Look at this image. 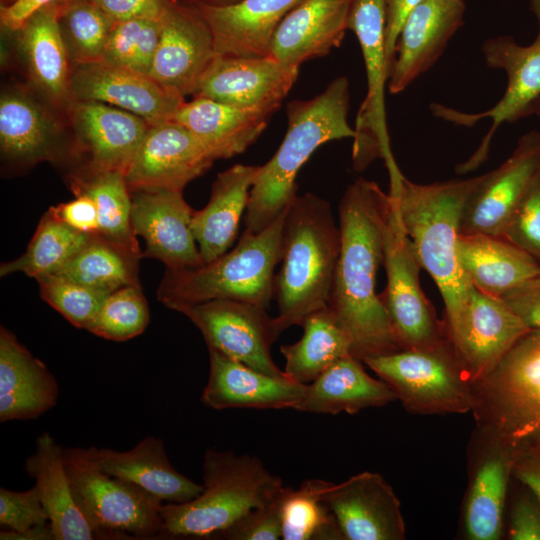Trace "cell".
Here are the masks:
<instances>
[{
  "mask_svg": "<svg viewBox=\"0 0 540 540\" xmlns=\"http://www.w3.org/2000/svg\"><path fill=\"white\" fill-rule=\"evenodd\" d=\"M540 173V132L523 134L510 157L483 179L468 199L459 234L501 237Z\"/></svg>",
  "mask_w": 540,
  "mask_h": 540,
  "instance_id": "5bb4252c",
  "label": "cell"
},
{
  "mask_svg": "<svg viewBox=\"0 0 540 540\" xmlns=\"http://www.w3.org/2000/svg\"><path fill=\"white\" fill-rule=\"evenodd\" d=\"M209 350V377L202 403L215 410L294 409L307 384L262 373L221 352Z\"/></svg>",
  "mask_w": 540,
  "mask_h": 540,
  "instance_id": "d4e9b609",
  "label": "cell"
},
{
  "mask_svg": "<svg viewBox=\"0 0 540 540\" xmlns=\"http://www.w3.org/2000/svg\"><path fill=\"white\" fill-rule=\"evenodd\" d=\"M149 317L140 284L128 285L107 295L87 330L101 338L122 342L140 335Z\"/></svg>",
  "mask_w": 540,
  "mask_h": 540,
  "instance_id": "ee69618b",
  "label": "cell"
},
{
  "mask_svg": "<svg viewBox=\"0 0 540 540\" xmlns=\"http://www.w3.org/2000/svg\"><path fill=\"white\" fill-rule=\"evenodd\" d=\"M161 18L115 22L102 61L149 76L159 42Z\"/></svg>",
  "mask_w": 540,
  "mask_h": 540,
  "instance_id": "7bdbcfd3",
  "label": "cell"
},
{
  "mask_svg": "<svg viewBox=\"0 0 540 540\" xmlns=\"http://www.w3.org/2000/svg\"><path fill=\"white\" fill-rule=\"evenodd\" d=\"M75 147L85 157L78 174L128 171L149 123L140 116L97 101L71 100L66 107Z\"/></svg>",
  "mask_w": 540,
  "mask_h": 540,
  "instance_id": "9a60e30c",
  "label": "cell"
},
{
  "mask_svg": "<svg viewBox=\"0 0 540 540\" xmlns=\"http://www.w3.org/2000/svg\"><path fill=\"white\" fill-rule=\"evenodd\" d=\"M300 326L302 337L282 345L280 352L285 358L286 376L309 384L339 359L350 355L352 342L328 305L307 315Z\"/></svg>",
  "mask_w": 540,
  "mask_h": 540,
  "instance_id": "8d00e7d4",
  "label": "cell"
},
{
  "mask_svg": "<svg viewBox=\"0 0 540 540\" xmlns=\"http://www.w3.org/2000/svg\"><path fill=\"white\" fill-rule=\"evenodd\" d=\"M187 5L226 6L237 3L240 0H175Z\"/></svg>",
  "mask_w": 540,
  "mask_h": 540,
  "instance_id": "680465c9",
  "label": "cell"
},
{
  "mask_svg": "<svg viewBox=\"0 0 540 540\" xmlns=\"http://www.w3.org/2000/svg\"><path fill=\"white\" fill-rule=\"evenodd\" d=\"M298 73L299 68L285 66L269 56H216L193 98L275 112L293 87Z\"/></svg>",
  "mask_w": 540,
  "mask_h": 540,
  "instance_id": "44dd1931",
  "label": "cell"
},
{
  "mask_svg": "<svg viewBox=\"0 0 540 540\" xmlns=\"http://www.w3.org/2000/svg\"><path fill=\"white\" fill-rule=\"evenodd\" d=\"M52 1L54 0H17L10 6L0 7L1 26L15 32L32 13Z\"/></svg>",
  "mask_w": 540,
  "mask_h": 540,
  "instance_id": "9f6ffc18",
  "label": "cell"
},
{
  "mask_svg": "<svg viewBox=\"0 0 540 540\" xmlns=\"http://www.w3.org/2000/svg\"><path fill=\"white\" fill-rule=\"evenodd\" d=\"M216 56L212 33L203 18L190 5L172 0L161 18L149 76L185 99L194 95Z\"/></svg>",
  "mask_w": 540,
  "mask_h": 540,
  "instance_id": "e0dca14e",
  "label": "cell"
},
{
  "mask_svg": "<svg viewBox=\"0 0 540 540\" xmlns=\"http://www.w3.org/2000/svg\"><path fill=\"white\" fill-rule=\"evenodd\" d=\"M36 281L42 299L80 329L87 330L108 295L57 274Z\"/></svg>",
  "mask_w": 540,
  "mask_h": 540,
  "instance_id": "f6af8a7d",
  "label": "cell"
},
{
  "mask_svg": "<svg viewBox=\"0 0 540 540\" xmlns=\"http://www.w3.org/2000/svg\"><path fill=\"white\" fill-rule=\"evenodd\" d=\"M530 329L501 297L473 287L460 327L451 339L472 383L491 372Z\"/></svg>",
  "mask_w": 540,
  "mask_h": 540,
  "instance_id": "cb8c5ba5",
  "label": "cell"
},
{
  "mask_svg": "<svg viewBox=\"0 0 540 540\" xmlns=\"http://www.w3.org/2000/svg\"><path fill=\"white\" fill-rule=\"evenodd\" d=\"M386 1V56L389 71L394 59L396 42L403 23L410 11L421 0H385Z\"/></svg>",
  "mask_w": 540,
  "mask_h": 540,
  "instance_id": "db71d44e",
  "label": "cell"
},
{
  "mask_svg": "<svg viewBox=\"0 0 540 540\" xmlns=\"http://www.w3.org/2000/svg\"><path fill=\"white\" fill-rule=\"evenodd\" d=\"M141 257L96 234L55 274L110 294L119 288L140 284Z\"/></svg>",
  "mask_w": 540,
  "mask_h": 540,
  "instance_id": "74e56055",
  "label": "cell"
},
{
  "mask_svg": "<svg viewBox=\"0 0 540 540\" xmlns=\"http://www.w3.org/2000/svg\"><path fill=\"white\" fill-rule=\"evenodd\" d=\"M473 448L462 513L464 536L469 540H498L514 455L496 436L480 428Z\"/></svg>",
  "mask_w": 540,
  "mask_h": 540,
  "instance_id": "603a6c76",
  "label": "cell"
},
{
  "mask_svg": "<svg viewBox=\"0 0 540 540\" xmlns=\"http://www.w3.org/2000/svg\"><path fill=\"white\" fill-rule=\"evenodd\" d=\"M49 209L60 220L79 232L89 235L99 233L97 207L88 195L77 194L73 200Z\"/></svg>",
  "mask_w": 540,
  "mask_h": 540,
  "instance_id": "816d5d0a",
  "label": "cell"
},
{
  "mask_svg": "<svg viewBox=\"0 0 540 540\" xmlns=\"http://www.w3.org/2000/svg\"><path fill=\"white\" fill-rule=\"evenodd\" d=\"M513 475L530 490L540 505V454L514 457Z\"/></svg>",
  "mask_w": 540,
  "mask_h": 540,
  "instance_id": "11a10c76",
  "label": "cell"
},
{
  "mask_svg": "<svg viewBox=\"0 0 540 540\" xmlns=\"http://www.w3.org/2000/svg\"><path fill=\"white\" fill-rule=\"evenodd\" d=\"M91 450L103 471L141 487L163 503H185L203 490V485L174 468L160 438L147 436L126 451L96 447Z\"/></svg>",
  "mask_w": 540,
  "mask_h": 540,
  "instance_id": "1f68e13d",
  "label": "cell"
},
{
  "mask_svg": "<svg viewBox=\"0 0 540 540\" xmlns=\"http://www.w3.org/2000/svg\"><path fill=\"white\" fill-rule=\"evenodd\" d=\"M114 22L130 19H160L172 0H90Z\"/></svg>",
  "mask_w": 540,
  "mask_h": 540,
  "instance_id": "f907efd6",
  "label": "cell"
},
{
  "mask_svg": "<svg viewBox=\"0 0 540 540\" xmlns=\"http://www.w3.org/2000/svg\"><path fill=\"white\" fill-rule=\"evenodd\" d=\"M216 160L210 149L174 120L149 124L125 174L130 192L166 188L183 191Z\"/></svg>",
  "mask_w": 540,
  "mask_h": 540,
  "instance_id": "2e32d148",
  "label": "cell"
},
{
  "mask_svg": "<svg viewBox=\"0 0 540 540\" xmlns=\"http://www.w3.org/2000/svg\"><path fill=\"white\" fill-rule=\"evenodd\" d=\"M69 185L74 195L85 194L95 202L98 235L142 255L131 224L132 197L123 173H74L69 178Z\"/></svg>",
  "mask_w": 540,
  "mask_h": 540,
  "instance_id": "f35d334b",
  "label": "cell"
},
{
  "mask_svg": "<svg viewBox=\"0 0 540 540\" xmlns=\"http://www.w3.org/2000/svg\"><path fill=\"white\" fill-rule=\"evenodd\" d=\"M352 1L302 0L276 28L267 56L299 68L306 61L327 55L344 38Z\"/></svg>",
  "mask_w": 540,
  "mask_h": 540,
  "instance_id": "484cf974",
  "label": "cell"
},
{
  "mask_svg": "<svg viewBox=\"0 0 540 540\" xmlns=\"http://www.w3.org/2000/svg\"><path fill=\"white\" fill-rule=\"evenodd\" d=\"M363 364L351 354L339 359L307 384L294 410L316 414H355L397 400L389 385L380 378L371 377Z\"/></svg>",
  "mask_w": 540,
  "mask_h": 540,
  "instance_id": "d590c367",
  "label": "cell"
},
{
  "mask_svg": "<svg viewBox=\"0 0 540 540\" xmlns=\"http://www.w3.org/2000/svg\"><path fill=\"white\" fill-rule=\"evenodd\" d=\"M477 428L514 457L540 454V330L522 336L499 364L473 383Z\"/></svg>",
  "mask_w": 540,
  "mask_h": 540,
  "instance_id": "52a82bcc",
  "label": "cell"
},
{
  "mask_svg": "<svg viewBox=\"0 0 540 540\" xmlns=\"http://www.w3.org/2000/svg\"><path fill=\"white\" fill-rule=\"evenodd\" d=\"M482 179L483 174L418 184L402 175L390 181L389 194L396 201L403 228L442 295L450 340L460 327L474 287L460 265L457 242L466 203Z\"/></svg>",
  "mask_w": 540,
  "mask_h": 540,
  "instance_id": "7a4b0ae2",
  "label": "cell"
},
{
  "mask_svg": "<svg viewBox=\"0 0 540 540\" xmlns=\"http://www.w3.org/2000/svg\"><path fill=\"white\" fill-rule=\"evenodd\" d=\"M63 458L76 504L103 538L162 536L160 499L103 471L91 447L63 448Z\"/></svg>",
  "mask_w": 540,
  "mask_h": 540,
  "instance_id": "ba28073f",
  "label": "cell"
},
{
  "mask_svg": "<svg viewBox=\"0 0 540 540\" xmlns=\"http://www.w3.org/2000/svg\"><path fill=\"white\" fill-rule=\"evenodd\" d=\"M203 490L185 503L161 509L162 536L213 539L249 510L276 500L284 489L256 456L208 449L203 464Z\"/></svg>",
  "mask_w": 540,
  "mask_h": 540,
  "instance_id": "5b68a950",
  "label": "cell"
},
{
  "mask_svg": "<svg viewBox=\"0 0 540 540\" xmlns=\"http://www.w3.org/2000/svg\"><path fill=\"white\" fill-rule=\"evenodd\" d=\"M70 97L109 104L149 124L171 120L185 101L150 76L105 61L71 65Z\"/></svg>",
  "mask_w": 540,
  "mask_h": 540,
  "instance_id": "ffe728a7",
  "label": "cell"
},
{
  "mask_svg": "<svg viewBox=\"0 0 540 540\" xmlns=\"http://www.w3.org/2000/svg\"><path fill=\"white\" fill-rule=\"evenodd\" d=\"M540 263V173L536 176L501 236Z\"/></svg>",
  "mask_w": 540,
  "mask_h": 540,
  "instance_id": "bcb514c9",
  "label": "cell"
},
{
  "mask_svg": "<svg viewBox=\"0 0 540 540\" xmlns=\"http://www.w3.org/2000/svg\"><path fill=\"white\" fill-rule=\"evenodd\" d=\"M49 522L35 485L26 491L0 488V524L13 533H23Z\"/></svg>",
  "mask_w": 540,
  "mask_h": 540,
  "instance_id": "7dc6e473",
  "label": "cell"
},
{
  "mask_svg": "<svg viewBox=\"0 0 540 540\" xmlns=\"http://www.w3.org/2000/svg\"><path fill=\"white\" fill-rule=\"evenodd\" d=\"M531 495H518L513 502L508 524L511 540H540V505Z\"/></svg>",
  "mask_w": 540,
  "mask_h": 540,
  "instance_id": "681fc988",
  "label": "cell"
},
{
  "mask_svg": "<svg viewBox=\"0 0 540 540\" xmlns=\"http://www.w3.org/2000/svg\"><path fill=\"white\" fill-rule=\"evenodd\" d=\"M350 84L334 79L320 94L287 104L285 137L272 156L260 166L250 190L244 215L245 230L258 233L273 223L297 196L296 176L322 144L355 137L348 122Z\"/></svg>",
  "mask_w": 540,
  "mask_h": 540,
  "instance_id": "3957f363",
  "label": "cell"
},
{
  "mask_svg": "<svg viewBox=\"0 0 540 540\" xmlns=\"http://www.w3.org/2000/svg\"><path fill=\"white\" fill-rule=\"evenodd\" d=\"M457 252L472 285L491 296L501 297L540 275V263L503 237L459 234Z\"/></svg>",
  "mask_w": 540,
  "mask_h": 540,
  "instance_id": "e575fe53",
  "label": "cell"
},
{
  "mask_svg": "<svg viewBox=\"0 0 540 540\" xmlns=\"http://www.w3.org/2000/svg\"><path fill=\"white\" fill-rule=\"evenodd\" d=\"M25 469L35 480L55 540L103 538L78 508L65 468L63 448L49 433L37 438L35 452L26 459Z\"/></svg>",
  "mask_w": 540,
  "mask_h": 540,
  "instance_id": "836d02e7",
  "label": "cell"
},
{
  "mask_svg": "<svg viewBox=\"0 0 540 540\" xmlns=\"http://www.w3.org/2000/svg\"><path fill=\"white\" fill-rule=\"evenodd\" d=\"M56 0L32 13L17 33L28 77L38 95L54 109L66 110L70 97L71 62L57 21Z\"/></svg>",
  "mask_w": 540,
  "mask_h": 540,
  "instance_id": "f1b7e54d",
  "label": "cell"
},
{
  "mask_svg": "<svg viewBox=\"0 0 540 540\" xmlns=\"http://www.w3.org/2000/svg\"><path fill=\"white\" fill-rule=\"evenodd\" d=\"M532 115L540 119V97L532 103V105L527 111L526 117H529Z\"/></svg>",
  "mask_w": 540,
  "mask_h": 540,
  "instance_id": "91938a15",
  "label": "cell"
},
{
  "mask_svg": "<svg viewBox=\"0 0 540 540\" xmlns=\"http://www.w3.org/2000/svg\"><path fill=\"white\" fill-rule=\"evenodd\" d=\"M363 363L414 414L467 413L474 407L473 383L453 344L437 350H399Z\"/></svg>",
  "mask_w": 540,
  "mask_h": 540,
  "instance_id": "9c48e42d",
  "label": "cell"
},
{
  "mask_svg": "<svg viewBox=\"0 0 540 540\" xmlns=\"http://www.w3.org/2000/svg\"><path fill=\"white\" fill-rule=\"evenodd\" d=\"M175 311L200 330L208 348L262 373L288 378L271 355L273 343L286 329L277 316H269L266 308L244 301L216 299L181 306Z\"/></svg>",
  "mask_w": 540,
  "mask_h": 540,
  "instance_id": "4fadbf2b",
  "label": "cell"
},
{
  "mask_svg": "<svg viewBox=\"0 0 540 540\" xmlns=\"http://www.w3.org/2000/svg\"><path fill=\"white\" fill-rule=\"evenodd\" d=\"M91 236L73 229L48 209L39 221L27 250L20 257L2 263L0 276L22 272L37 280L55 274L87 244Z\"/></svg>",
  "mask_w": 540,
  "mask_h": 540,
  "instance_id": "ab89813d",
  "label": "cell"
},
{
  "mask_svg": "<svg viewBox=\"0 0 540 540\" xmlns=\"http://www.w3.org/2000/svg\"><path fill=\"white\" fill-rule=\"evenodd\" d=\"M17 0H1V6L0 7H7L12 4H14Z\"/></svg>",
  "mask_w": 540,
  "mask_h": 540,
  "instance_id": "94428289",
  "label": "cell"
},
{
  "mask_svg": "<svg viewBox=\"0 0 540 540\" xmlns=\"http://www.w3.org/2000/svg\"><path fill=\"white\" fill-rule=\"evenodd\" d=\"M57 21L71 64L103 60L115 23L90 0H56Z\"/></svg>",
  "mask_w": 540,
  "mask_h": 540,
  "instance_id": "b9f144b4",
  "label": "cell"
},
{
  "mask_svg": "<svg viewBox=\"0 0 540 540\" xmlns=\"http://www.w3.org/2000/svg\"><path fill=\"white\" fill-rule=\"evenodd\" d=\"M348 29L361 47L367 77V94L356 118L353 143L355 169H363L377 157L384 159L390 175L400 172L390 146L386 126L384 90L389 66L386 56V1L353 0Z\"/></svg>",
  "mask_w": 540,
  "mask_h": 540,
  "instance_id": "7c38bea8",
  "label": "cell"
},
{
  "mask_svg": "<svg viewBox=\"0 0 540 540\" xmlns=\"http://www.w3.org/2000/svg\"><path fill=\"white\" fill-rule=\"evenodd\" d=\"M530 4L538 23V32L532 43L520 45L512 36L504 35L489 38L482 45L486 65L506 73L507 86L501 99L492 108L479 113L431 104V111L436 117L455 125L473 126L485 118L492 121L474 154L457 166L458 173L472 171L484 162L499 126L526 117L532 103L540 97V0H530Z\"/></svg>",
  "mask_w": 540,
  "mask_h": 540,
  "instance_id": "8fae6325",
  "label": "cell"
},
{
  "mask_svg": "<svg viewBox=\"0 0 540 540\" xmlns=\"http://www.w3.org/2000/svg\"><path fill=\"white\" fill-rule=\"evenodd\" d=\"M260 166L235 164L220 172L206 206L194 211L192 231L203 263L225 254L234 243Z\"/></svg>",
  "mask_w": 540,
  "mask_h": 540,
  "instance_id": "4dcf8cb0",
  "label": "cell"
},
{
  "mask_svg": "<svg viewBox=\"0 0 540 540\" xmlns=\"http://www.w3.org/2000/svg\"><path fill=\"white\" fill-rule=\"evenodd\" d=\"M322 498L345 540L405 539L400 501L378 473L364 471L339 484L329 482Z\"/></svg>",
  "mask_w": 540,
  "mask_h": 540,
  "instance_id": "d6986e66",
  "label": "cell"
},
{
  "mask_svg": "<svg viewBox=\"0 0 540 540\" xmlns=\"http://www.w3.org/2000/svg\"><path fill=\"white\" fill-rule=\"evenodd\" d=\"M280 495L276 500L267 505L255 507L249 510L226 529L216 534L213 539H281Z\"/></svg>",
  "mask_w": 540,
  "mask_h": 540,
  "instance_id": "c3c4849f",
  "label": "cell"
},
{
  "mask_svg": "<svg viewBox=\"0 0 540 540\" xmlns=\"http://www.w3.org/2000/svg\"><path fill=\"white\" fill-rule=\"evenodd\" d=\"M341 250V232L330 203L311 192L296 196L286 210L281 267L273 299L285 329L328 305Z\"/></svg>",
  "mask_w": 540,
  "mask_h": 540,
  "instance_id": "277c9868",
  "label": "cell"
},
{
  "mask_svg": "<svg viewBox=\"0 0 540 540\" xmlns=\"http://www.w3.org/2000/svg\"><path fill=\"white\" fill-rule=\"evenodd\" d=\"M392 208L391 195L363 178L346 188L338 206L341 250L328 307L350 336L351 355L362 362L401 350L376 293Z\"/></svg>",
  "mask_w": 540,
  "mask_h": 540,
  "instance_id": "6da1fadb",
  "label": "cell"
},
{
  "mask_svg": "<svg viewBox=\"0 0 540 540\" xmlns=\"http://www.w3.org/2000/svg\"><path fill=\"white\" fill-rule=\"evenodd\" d=\"M329 481L308 479L280 495L283 540H345L332 511L322 498Z\"/></svg>",
  "mask_w": 540,
  "mask_h": 540,
  "instance_id": "60d3db41",
  "label": "cell"
},
{
  "mask_svg": "<svg viewBox=\"0 0 540 540\" xmlns=\"http://www.w3.org/2000/svg\"><path fill=\"white\" fill-rule=\"evenodd\" d=\"M59 387L46 365L0 328V421L35 419L55 406Z\"/></svg>",
  "mask_w": 540,
  "mask_h": 540,
  "instance_id": "f546056e",
  "label": "cell"
},
{
  "mask_svg": "<svg viewBox=\"0 0 540 540\" xmlns=\"http://www.w3.org/2000/svg\"><path fill=\"white\" fill-rule=\"evenodd\" d=\"M287 210V209H286ZM286 211L258 233L244 230L237 245L195 268L166 269L158 300L171 310L209 300L230 299L268 308L273 299L275 267L281 261Z\"/></svg>",
  "mask_w": 540,
  "mask_h": 540,
  "instance_id": "8992f818",
  "label": "cell"
},
{
  "mask_svg": "<svg viewBox=\"0 0 540 540\" xmlns=\"http://www.w3.org/2000/svg\"><path fill=\"white\" fill-rule=\"evenodd\" d=\"M501 298L530 330H540V275L505 293Z\"/></svg>",
  "mask_w": 540,
  "mask_h": 540,
  "instance_id": "f5cc1de1",
  "label": "cell"
},
{
  "mask_svg": "<svg viewBox=\"0 0 540 540\" xmlns=\"http://www.w3.org/2000/svg\"><path fill=\"white\" fill-rule=\"evenodd\" d=\"M301 1L240 0L226 6H190L208 25L217 56L265 57L276 28Z\"/></svg>",
  "mask_w": 540,
  "mask_h": 540,
  "instance_id": "83f0119b",
  "label": "cell"
},
{
  "mask_svg": "<svg viewBox=\"0 0 540 540\" xmlns=\"http://www.w3.org/2000/svg\"><path fill=\"white\" fill-rule=\"evenodd\" d=\"M463 0H421L406 17L399 33L387 87L405 90L438 61L464 24Z\"/></svg>",
  "mask_w": 540,
  "mask_h": 540,
  "instance_id": "7402d4cb",
  "label": "cell"
},
{
  "mask_svg": "<svg viewBox=\"0 0 540 540\" xmlns=\"http://www.w3.org/2000/svg\"><path fill=\"white\" fill-rule=\"evenodd\" d=\"M131 197V224L145 241L143 257L156 258L172 270L204 264L191 226L194 210L181 190L139 189Z\"/></svg>",
  "mask_w": 540,
  "mask_h": 540,
  "instance_id": "ac0fdd59",
  "label": "cell"
},
{
  "mask_svg": "<svg viewBox=\"0 0 540 540\" xmlns=\"http://www.w3.org/2000/svg\"><path fill=\"white\" fill-rule=\"evenodd\" d=\"M383 264L387 284L379 297L400 349L437 350L452 343L445 322L436 318L432 304L420 287L422 264L403 228L394 198L387 225Z\"/></svg>",
  "mask_w": 540,
  "mask_h": 540,
  "instance_id": "30bf717a",
  "label": "cell"
},
{
  "mask_svg": "<svg viewBox=\"0 0 540 540\" xmlns=\"http://www.w3.org/2000/svg\"><path fill=\"white\" fill-rule=\"evenodd\" d=\"M44 99L23 88H10L0 97L2 158L18 166L54 161L60 155L62 126Z\"/></svg>",
  "mask_w": 540,
  "mask_h": 540,
  "instance_id": "4316f807",
  "label": "cell"
},
{
  "mask_svg": "<svg viewBox=\"0 0 540 540\" xmlns=\"http://www.w3.org/2000/svg\"><path fill=\"white\" fill-rule=\"evenodd\" d=\"M1 540H55L50 522L35 526L23 533H13L2 529L0 532Z\"/></svg>",
  "mask_w": 540,
  "mask_h": 540,
  "instance_id": "6f0895ef",
  "label": "cell"
},
{
  "mask_svg": "<svg viewBox=\"0 0 540 540\" xmlns=\"http://www.w3.org/2000/svg\"><path fill=\"white\" fill-rule=\"evenodd\" d=\"M274 111L232 106L208 98L184 101L171 120L198 137L216 160L244 152L267 127Z\"/></svg>",
  "mask_w": 540,
  "mask_h": 540,
  "instance_id": "d6a6232c",
  "label": "cell"
}]
</instances>
